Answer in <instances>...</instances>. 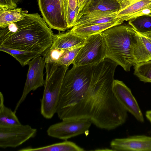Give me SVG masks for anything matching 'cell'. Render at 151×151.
<instances>
[{
  "label": "cell",
  "instance_id": "obj_1",
  "mask_svg": "<svg viewBox=\"0 0 151 151\" xmlns=\"http://www.w3.org/2000/svg\"><path fill=\"white\" fill-rule=\"evenodd\" d=\"M118 65L106 58L93 66L87 90L76 102L57 112L59 118L87 119L98 128L107 130L123 124L127 111L118 101L113 89Z\"/></svg>",
  "mask_w": 151,
  "mask_h": 151
},
{
  "label": "cell",
  "instance_id": "obj_2",
  "mask_svg": "<svg viewBox=\"0 0 151 151\" xmlns=\"http://www.w3.org/2000/svg\"><path fill=\"white\" fill-rule=\"evenodd\" d=\"M26 12L23 19L0 28V46L42 55L51 47L54 34L38 13Z\"/></svg>",
  "mask_w": 151,
  "mask_h": 151
},
{
  "label": "cell",
  "instance_id": "obj_3",
  "mask_svg": "<svg viewBox=\"0 0 151 151\" xmlns=\"http://www.w3.org/2000/svg\"><path fill=\"white\" fill-rule=\"evenodd\" d=\"M106 50V58L130 71L135 65L133 47L135 30L129 24H120L101 32Z\"/></svg>",
  "mask_w": 151,
  "mask_h": 151
},
{
  "label": "cell",
  "instance_id": "obj_4",
  "mask_svg": "<svg viewBox=\"0 0 151 151\" xmlns=\"http://www.w3.org/2000/svg\"><path fill=\"white\" fill-rule=\"evenodd\" d=\"M93 66H73L63 78L56 112L76 102L87 90Z\"/></svg>",
  "mask_w": 151,
  "mask_h": 151
},
{
  "label": "cell",
  "instance_id": "obj_5",
  "mask_svg": "<svg viewBox=\"0 0 151 151\" xmlns=\"http://www.w3.org/2000/svg\"><path fill=\"white\" fill-rule=\"evenodd\" d=\"M46 78L43 96L40 99V112L47 119L56 113L63 80L68 67L52 62H46Z\"/></svg>",
  "mask_w": 151,
  "mask_h": 151
},
{
  "label": "cell",
  "instance_id": "obj_6",
  "mask_svg": "<svg viewBox=\"0 0 151 151\" xmlns=\"http://www.w3.org/2000/svg\"><path fill=\"white\" fill-rule=\"evenodd\" d=\"M106 58L104 42L101 33L86 37L73 64L74 67L94 66Z\"/></svg>",
  "mask_w": 151,
  "mask_h": 151
},
{
  "label": "cell",
  "instance_id": "obj_7",
  "mask_svg": "<svg viewBox=\"0 0 151 151\" xmlns=\"http://www.w3.org/2000/svg\"><path fill=\"white\" fill-rule=\"evenodd\" d=\"M92 124L90 121L86 119L63 120L50 126L47 133L50 137L67 140L81 134L87 136Z\"/></svg>",
  "mask_w": 151,
  "mask_h": 151
},
{
  "label": "cell",
  "instance_id": "obj_8",
  "mask_svg": "<svg viewBox=\"0 0 151 151\" xmlns=\"http://www.w3.org/2000/svg\"><path fill=\"white\" fill-rule=\"evenodd\" d=\"M37 129L28 124L0 127V147L16 148L36 136Z\"/></svg>",
  "mask_w": 151,
  "mask_h": 151
},
{
  "label": "cell",
  "instance_id": "obj_9",
  "mask_svg": "<svg viewBox=\"0 0 151 151\" xmlns=\"http://www.w3.org/2000/svg\"><path fill=\"white\" fill-rule=\"evenodd\" d=\"M40 55L32 60L28 63L29 69L22 95L16 104L14 111L16 113L18 108L31 91L44 85L43 71L45 67L44 57Z\"/></svg>",
  "mask_w": 151,
  "mask_h": 151
},
{
  "label": "cell",
  "instance_id": "obj_10",
  "mask_svg": "<svg viewBox=\"0 0 151 151\" xmlns=\"http://www.w3.org/2000/svg\"><path fill=\"white\" fill-rule=\"evenodd\" d=\"M42 18L51 29L65 32L68 29L60 0H38Z\"/></svg>",
  "mask_w": 151,
  "mask_h": 151
},
{
  "label": "cell",
  "instance_id": "obj_11",
  "mask_svg": "<svg viewBox=\"0 0 151 151\" xmlns=\"http://www.w3.org/2000/svg\"><path fill=\"white\" fill-rule=\"evenodd\" d=\"M113 89L118 101L126 110L139 121L144 119L138 103L130 89L122 81L114 79Z\"/></svg>",
  "mask_w": 151,
  "mask_h": 151
},
{
  "label": "cell",
  "instance_id": "obj_12",
  "mask_svg": "<svg viewBox=\"0 0 151 151\" xmlns=\"http://www.w3.org/2000/svg\"><path fill=\"white\" fill-rule=\"evenodd\" d=\"M110 146L115 151H151V137L138 135L116 138L111 141Z\"/></svg>",
  "mask_w": 151,
  "mask_h": 151
},
{
  "label": "cell",
  "instance_id": "obj_13",
  "mask_svg": "<svg viewBox=\"0 0 151 151\" xmlns=\"http://www.w3.org/2000/svg\"><path fill=\"white\" fill-rule=\"evenodd\" d=\"M133 52L135 65L151 60V34H141L136 31Z\"/></svg>",
  "mask_w": 151,
  "mask_h": 151
},
{
  "label": "cell",
  "instance_id": "obj_14",
  "mask_svg": "<svg viewBox=\"0 0 151 151\" xmlns=\"http://www.w3.org/2000/svg\"><path fill=\"white\" fill-rule=\"evenodd\" d=\"M86 37L78 35L71 30L54 34L51 49L68 50L82 47Z\"/></svg>",
  "mask_w": 151,
  "mask_h": 151
},
{
  "label": "cell",
  "instance_id": "obj_15",
  "mask_svg": "<svg viewBox=\"0 0 151 151\" xmlns=\"http://www.w3.org/2000/svg\"><path fill=\"white\" fill-rule=\"evenodd\" d=\"M120 9L117 0H86L78 9L76 22L81 16L85 14L97 12H118Z\"/></svg>",
  "mask_w": 151,
  "mask_h": 151
},
{
  "label": "cell",
  "instance_id": "obj_16",
  "mask_svg": "<svg viewBox=\"0 0 151 151\" xmlns=\"http://www.w3.org/2000/svg\"><path fill=\"white\" fill-rule=\"evenodd\" d=\"M118 12L107 11L85 14L78 19L75 26L88 25L115 21L119 19L116 18Z\"/></svg>",
  "mask_w": 151,
  "mask_h": 151
},
{
  "label": "cell",
  "instance_id": "obj_17",
  "mask_svg": "<svg viewBox=\"0 0 151 151\" xmlns=\"http://www.w3.org/2000/svg\"><path fill=\"white\" fill-rule=\"evenodd\" d=\"M123 22L119 19L108 22L88 25L74 26L71 29L73 33L80 36L87 37L101 33L113 27L122 24Z\"/></svg>",
  "mask_w": 151,
  "mask_h": 151
},
{
  "label": "cell",
  "instance_id": "obj_18",
  "mask_svg": "<svg viewBox=\"0 0 151 151\" xmlns=\"http://www.w3.org/2000/svg\"><path fill=\"white\" fill-rule=\"evenodd\" d=\"M18 151H83L84 149L75 143L65 140V141L47 146L34 148L26 147L18 150Z\"/></svg>",
  "mask_w": 151,
  "mask_h": 151
},
{
  "label": "cell",
  "instance_id": "obj_19",
  "mask_svg": "<svg viewBox=\"0 0 151 151\" xmlns=\"http://www.w3.org/2000/svg\"><path fill=\"white\" fill-rule=\"evenodd\" d=\"M16 113L4 104V98L0 92V127H10L21 124Z\"/></svg>",
  "mask_w": 151,
  "mask_h": 151
},
{
  "label": "cell",
  "instance_id": "obj_20",
  "mask_svg": "<svg viewBox=\"0 0 151 151\" xmlns=\"http://www.w3.org/2000/svg\"><path fill=\"white\" fill-rule=\"evenodd\" d=\"M151 4V0H139L117 12L116 18L124 22L134 18L142 9Z\"/></svg>",
  "mask_w": 151,
  "mask_h": 151
},
{
  "label": "cell",
  "instance_id": "obj_21",
  "mask_svg": "<svg viewBox=\"0 0 151 151\" xmlns=\"http://www.w3.org/2000/svg\"><path fill=\"white\" fill-rule=\"evenodd\" d=\"M25 11L20 8L8 9L0 7V27L3 29L10 24L23 19Z\"/></svg>",
  "mask_w": 151,
  "mask_h": 151
},
{
  "label": "cell",
  "instance_id": "obj_22",
  "mask_svg": "<svg viewBox=\"0 0 151 151\" xmlns=\"http://www.w3.org/2000/svg\"><path fill=\"white\" fill-rule=\"evenodd\" d=\"M0 51L6 53L13 56L22 66L28 65L29 63L34 58L41 55L32 52L0 46Z\"/></svg>",
  "mask_w": 151,
  "mask_h": 151
},
{
  "label": "cell",
  "instance_id": "obj_23",
  "mask_svg": "<svg viewBox=\"0 0 151 151\" xmlns=\"http://www.w3.org/2000/svg\"><path fill=\"white\" fill-rule=\"evenodd\" d=\"M129 24L137 32L151 34V14L139 16L129 20Z\"/></svg>",
  "mask_w": 151,
  "mask_h": 151
},
{
  "label": "cell",
  "instance_id": "obj_24",
  "mask_svg": "<svg viewBox=\"0 0 151 151\" xmlns=\"http://www.w3.org/2000/svg\"><path fill=\"white\" fill-rule=\"evenodd\" d=\"M81 47L68 50H58L56 63L68 67L71 64H73Z\"/></svg>",
  "mask_w": 151,
  "mask_h": 151
},
{
  "label": "cell",
  "instance_id": "obj_25",
  "mask_svg": "<svg viewBox=\"0 0 151 151\" xmlns=\"http://www.w3.org/2000/svg\"><path fill=\"white\" fill-rule=\"evenodd\" d=\"M134 67V74L140 81L151 83V60L137 64Z\"/></svg>",
  "mask_w": 151,
  "mask_h": 151
},
{
  "label": "cell",
  "instance_id": "obj_26",
  "mask_svg": "<svg viewBox=\"0 0 151 151\" xmlns=\"http://www.w3.org/2000/svg\"><path fill=\"white\" fill-rule=\"evenodd\" d=\"M17 7V4L13 0H0V8L12 9L16 8Z\"/></svg>",
  "mask_w": 151,
  "mask_h": 151
},
{
  "label": "cell",
  "instance_id": "obj_27",
  "mask_svg": "<svg viewBox=\"0 0 151 151\" xmlns=\"http://www.w3.org/2000/svg\"><path fill=\"white\" fill-rule=\"evenodd\" d=\"M139 0H117L120 6V10L123 9Z\"/></svg>",
  "mask_w": 151,
  "mask_h": 151
},
{
  "label": "cell",
  "instance_id": "obj_28",
  "mask_svg": "<svg viewBox=\"0 0 151 151\" xmlns=\"http://www.w3.org/2000/svg\"><path fill=\"white\" fill-rule=\"evenodd\" d=\"M145 115L151 124V110L147 111L146 112Z\"/></svg>",
  "mask_w": 151,
  "mask_h": 151
},
{
  "label": "cell",
  "instance_id": "obj_29",
  "mask_svg": "<svg viewBox=\"0 0 151 151\" xmlns=\"http://www.w3.org/2000/svg\"><path fill=\"white\" fill-rule=\"evenodd\" d=\"M86 0H78V9L81 8Z\"/></svg>",
  "mask_w": 151,
  "mask_h": 151
}]
</instances>
